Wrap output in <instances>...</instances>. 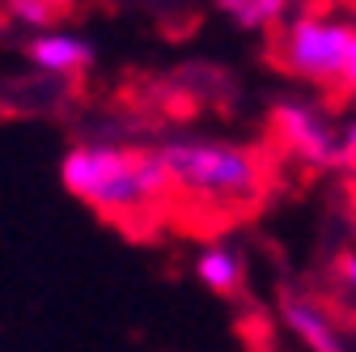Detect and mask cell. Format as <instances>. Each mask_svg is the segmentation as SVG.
<instances>
[{
  "label": "cell",
  "instance_id": "9",
  "mask_svg": "<svg viewBox=\"0 0 356 352\" xmlns=\"http://www.w3.org/2000/svg\"><path fill=\"white\" fill-rule=\"evenodd\" d=\"M5 9H9V17L17 22V26H26V30H56V22H60V9L51 5V0H5Z\"/></svg>",
  "mask_w": 356,
  "mask_h": 352
},
{
  "label": "cell",
  "instance_id": "2",
  "mask_svg": "<svg viewBox=\"0 0 356 352\" xmlns=\"http://www.w3.org/2000/svg\"><path fill=\"white\" fill-rule=\"evenodd\" d=\"M174 200L212 212H250L267 191V161L259 149L225 136H170L157 145Z\"/></svg>",
  "mask_w": 356,
  "mask_h": 352
},
{
  "label": "cell",
  "instance_id": "11",
  "mask_svg": "<svg viewBox=\"0 0 356 352\" xmlns=\"http://www.w3.org/2000/svg\"><path fill=\"white\" fill-rule=\"evenodd\" d=\"M339 90L356 94V42H352V56H348V68H343V81H339Z\"/></svg>",
  "mask_w": 356,
  "mask_h": 352
},
{
  "label": "cell",
  "instance_id": "1",
  "mask_svg": "<svg viewBox=\"0 0 356 352\" xmlns=\"http://www.w3.org/2000/svg\"><path fill=\"white\" fill-rule=\"evenodd\" d=\"M60 183L72 200L127 230L153 225L174 200L157 149H131L115 141H81L60 157Z\"/></svg>",
  "mask_w": 356,
  "mask_h": 352
},
{
  "label": "cell",
  "instance_id": "5",
  "mask_svg": "<svg viewBox=\"0 0 356 352\" xmlns=\"http://www.w3.org/2000/svg\"><path fill=\"white\" fill-rule=\"evenodd\" d=\"M26 60L42 77H81L94 68V42L72 30H38L26 42Z\"/></svg>",
  "mask_w": 356,
  "mask_h": 352
},
{
  "label": "cell",
  "instance_id": "7",
  "mask_svg": "<svg viewBox=\"0 0 356 352\" xmlns=\"http://www.w3.org/2000/svg\"><path fill=\"white\" fill-rule=\"evenodd\" d=\"M191 268H195V280H200L208 293H216V297L242 293L246 263H242V255H238L229 242H208V246H200V255H195Z\"/></svg>",
  "mask_w": 356,
  "mask_h": 352
},
{
  "label": "cell",
  "instance_id": "6",
  "mask_svg": "<svg viewBox=\"0 0 356 352\" xmlns=\"http://www.w3.org/2000/svg\"><path fill=\"white\" fill-rule=\"evenodd\" d=\"M280 319H284L289 335H293L305 352H348L339 323L331 319L327 305H323V301H314V297L289 293V297L280 301Z\"/></svg>",
  "mask_w": 356,
  "mask_h": 352
},
{
  "label": "cell",
  "instance_id": "10",
  "mask_svg": "<svg viewBox=\"0 0 356 352\" xmlns=\"http://www.w3.org/2000/svg\"><path fill=\"white\" fill-rule=\"evenodd\" d=\"M335 272H339V285L348 289V297L356 301V250H343V255H339Z\"/></svg>",
  "mask_w": 356,
  "mask_h": 352
},
{
  "label": "cell",
  "instance_id": "8",
  "mask_svg": "<svg viewBox=\"0 0 356 352\" xmlns=\"http://www.w3.org/2000/svg\"><path fill=\"white\" fill-rule=\"evenodd\" d=\"M238 30H280L289 22V0H212Z\"/></svg>",
  "mask_w": 356,
  "mask_h": 352
},
{
  "label": "cell",
  "instance_id": "3",
  "mask_svg": "<svg viewBox=\"0 0 356 352\" xmlns=\"http://www.w3.org/2000/svg\"><path fill=\"white\" fill-rule=\"evenodd\" d=\"M356 42V22L339 13H297L276 30V60L289 77L318 85V90H339L348 56Z\"/></svg>",
  "mask_w": 356,
  "mask_h": 352
},
{
  "label": "cell",
  "instance_id": "4",
  "mask_svg": "<svg viewBox=\"0 0 356 352\" xmlns=\"http://www.w3.org/2000/svg\"><path fill=\"white\" fill-rule=\"evenodd\" d=\"M272 136L309 170H356V123H335L314 102L280 98L272 106Z\"/></svg>",
  "mask_w": 356,
  "mask_h": 352
}]
</instances>
